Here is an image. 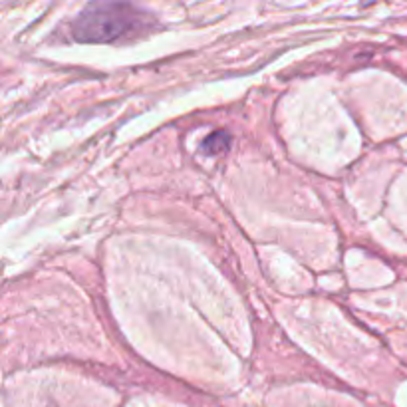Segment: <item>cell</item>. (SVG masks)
<instances>
[{
    "instance_id": "obj_1",
    "label": "cell",
    "mask_w": 407,
    "mask_h": 407,
    "mask_svg": "<svg viewBox=\"0 0 407 407\" xmlns=\"http://www.w3.org/2000/svg\"><path fill=\"white\" fill-rule=\"evenodd\" d=\"M145 12L125 2H96L86 6L72 24V36L86 44L116 42L129 32L141 30Z\"/></svg>"
},
{
    "instance_id": "obj_2",
    "label": "cell",
    "mask_w": 407,
    "mask_h": 407,
    "mask_svg": "<svg viewBox=\"0 0 407 407\" xmlns=\"http://www.w3.org/2000/svg\"><path fill=\"white\" fill-rule=\"evenodd\" d=\"M230 145V136L228 132H215L211 136L207 137L201 145V151L207 153V155H221L225 153Z\"/></svg>"
}]
</instances>
